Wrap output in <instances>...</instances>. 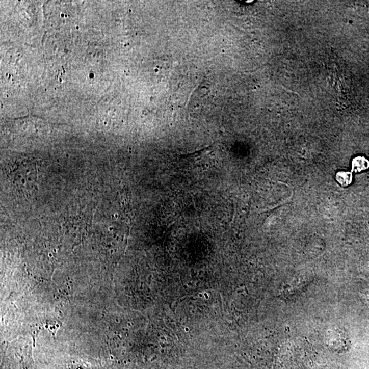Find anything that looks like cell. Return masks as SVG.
I'll return each instance as SVG.
<instances>
[{"label": "cell", "instance_id": "1", "mask_svg": "<svg viewBox=\"0 0 369 369\" xmlns=\"http://www.w3.org/2000/svg\"><path fill=\"white\" fill-rule=\"evenodd\" d=\"M14 183L23 191H30L36 188L38 179L37 167L31 164H24L13 168L12 171Z\"/></svg>", "mask_w": 369, "mask_h": 369}, {"label": "cell", "instance_id": "2", "mask_svg": "<svg viewBox=\"0 0 369 369\" xmlns=\"http://www.w3.org/2000/svg\"><path fill=\"white\" fill-rule=\"evenodd\" d=\"M352 171L356 172H360L368 169L369 168L368 160L364 157H356L352 160Z\"/></svg>", "mask_w": 369, "mask_h": 369}, {"label": "cell", "instance_id": "3", "mask_svg": "<svg viewBox=\"0 0 369 369\" xmlns=\"http://www.w3.org/2000/svg\"><path fill=\"white\" fill-rule=\"evenodd\" d=\"M336 179L342 187H347L352 183V173L350 172H340L336 174Z\"/></svg>", "mask_w": 369, "mask_h": 369}]
</instances>
